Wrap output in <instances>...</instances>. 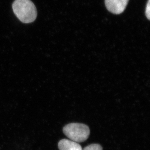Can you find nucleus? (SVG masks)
<instances>
[{"instance_id":"nucleus-2","label":"nucleus","mask_w":150,"mask_h":150,"mask_svg":"<svg viewBox=\"0 0 150 150\" xmlns=\"http://www.w3.org/2000/svg\"><path fill=\"white\" fill-rule=\"evenodd\" d=\"M63 131L67 137L77 143L86 141L90 134L89 127L82 123H69L64 126Z\"/></svg>"},{"instance_id":"nucleus-1","label":"nucleus","mask_w":150,"mask_h":150,"mask_svg":"<svg viewBox=\"0 0 150 150\" xmlns=\"http://www.w3.org/2000/svg\"><path fill=\"white\" fill-rule=\"evenodd\" d=\"M12 9L15 15L22 23H33L37 18V8L31 0H15Z\"/></svg>"},{"instance_id":"nucleus-5","label":"nucleus","mask_w":150,"mask_h":150,"mask_svg":"<svg viewBox=\"0 0 150 150\" xmlns=\"http://www.w3.org/2000/svg\"><path fill=\"white\" fill-rule=\"evenodd\" d=\"M82 150H103V148L98 144H92L86 146Z\"/></svg>"},{"instance_id":"nucleus-3","label":"nucleus","mask_w":150,"mask_h":150,"mask_svg":"<svg viewBox=\"0 0 150 150\" xmlns=\"http://www.w3.org/2000/svg\"><path fill=\"white\" fill-rule=\"evenodd\" d=\"M129 0H105L106 9L111 13L120 14L126 9Z\"/></svg>"},{"instance_id":"nucleus-4","label":"nucleus","mask_w":150,"mask_h":150,"mask_svg":"<svg viewBox=\"0 0 150 150\" xmlns=\"http://www.w3.org/2000/svg\"><path fill=\"white\" fill-rule=\"evenodd\" d=\"M59 150H82V148L76 142L63 139L58 142Z\"/></svg>"},{"instance_id":"nucleus-6","label":"nucleus","mask_w":150,"mask_h":150,"mask_svg":"<svg viewBox=\"0 0 150 150\" xmlns=\"http://www.w3.org/2000/svg\"><path fill=\"white\" fill-rule=\"evenodd\" d=\"M145 15L148 20H150V0H148L145 9Z\"/></svg>"}]
</instances>
